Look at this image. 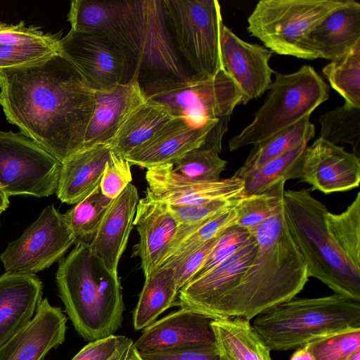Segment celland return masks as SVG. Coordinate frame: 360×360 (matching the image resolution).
Returning <instances> with one entry per match:
<instances>
[{
    "label": "cell",
    "mask_w": 360,
    "mask_h": 360,
    "mask_svg": "<svg viewBox=\"0 0 360 360\" xmlns=\"http://www.w3.org/2000/svg\"><path fill=\"white\" fill-rule=\"evenodd\" d=\"M127 360H142L138 350L134 347V344L130 349Z\"/></svg>",
    "instance_id": "f907efd6"
},
{
    "label": "cell",
    "mask_w": 360,
    "mask_h": 360,
    "mask_svg": "<svg viewBox=\"0 0 360 360\" xmlns=\"http://www.w3.org/2000/svg\"><path fill=\"white\" fill-rule=\"evenodd\" d=\"M236 220L237 213L234 208L200 224L180 225L154 270L186 257L210 240L221 236L227 229L234 226Z\"/></svg>",
    "instance_id": "4dcf8cb0"
},
{
    "label": "cell",
    "mask_w": 360,
    "mask_h": 360,
    "mask_svg": "<svg viewBox=\"0 0 360 360\" xmlns=\"http://www.w3.org/2000/svg\"><path fill=\"white\" fill-rule=\"evenodd\" d=\"M330 86L347 103L360 108V42L322 70Z\"/></svg>",
    "instance_id": "e575fe53"
},
{
    "label": "cell",
    "mask_w": 360,
    "mask_h": 360,
    "mask_svg": "<svg viewBox=\"0 0 360 360\" xmlns=\"http://www.w3.org/2000/svg\"><path fill=\"white\" fill-rule=\"evenodd\" d=\"M175 117L166 106L147 99L122 124L110 143L111 150L124 158Z\"/></svg>",
    "instance_id": "f1b7e54d"
},
{
    "label": "cell",
    "mask_w": 360,
    "mask_h": 360,
    "mask_svg": "<svg viewBox=\"0 0 360 360\" xmlns=\"http://www.w3.org/2000/svg\"><path fill=\"white\" fill-rule=\"evenodd\" d=\"M219 152L202 146L185 154L176 161L174 170L186 179L197 182L219 180L227 162L221 158Z\"/></svg>",
    "instance_id": "f35d334b"
},
{
    "label": "cell",
    "mask_w": 360,
    "mask_h": 360,
    "mask_svg": "<svg viewBox=\"0 0 360 360\" xmlns=\"http://www.w3.org/2000/svg\"><path fill=\"white\" fill-rule=\"evenodd\" d=\"M251 232L258 245L256 255L238 284L212 308L209 316L250 321L295 297L308 281L307 264L285 223L283 203Z\"/></svg>",
    "instance_id": "3957f363"
},
{
    "label": "cell",
    "mask_w": 360,
    "mask_h": 360,
    "mask_svg": "<svg viewBox=\"0 0 360 360\" xmlns=\"http://www.w3.org/2000/svg\"><path fill=\"white\" fill-rule=\"evenodd\" d=\"M139 200L136 188L129 184L118 197L112 200L89 245L91 250L113 273L117 274L118 263L134 226Z\"/></svg>",
    "instance_id": "603a6c76"
},
{
    "label": "cell",
    "mask_w": 360,
    "mask_h": 360,
    "mask_svg": "<svg viewBox=\"0 0 360 360\" xmlns=\"http://www.w3.org/2000/svg\"><path fill=\"white\" fill-rule=\"evenodd\" d=\"M129 340L113 334L89 342L71 360H109Z\"/></svg>",
    "instance_id": "bcb514c9"
},
{
    "label": "cell",
    "mask_w": 360,
    "mask_h": 360,
    "mask_svg": "<svg viewBox=\"0 0 360 360\" xmlns=\"http://www.w3.org/2000/svg\"><path fill=\"white\" fill-rule=\"evenodd\" d=\"M133 344V340L129 338L127 342L109 360H127L130 349Z\"/></svg>",
    "instance_id": "c3c4849f"
},
{
    "label": "cell",
    "mask_w": 360,
    "mask_h": 360,
    "mask_svg": "<svg viewBox=\"0 0 360 360\" xmlns=\"http://www.w3.org/2000/svg\"><path fill=\"white\" fill-rule=\"evenodd\" d=\"M245 243L228 259L182 287L178 305L208 316L212 308L238 283L257 251L252 232Z\"/></svg>",
    "instance_id": "e0dca14e"
},
{
    "label": "cell",
    "mask_w": 360,
    "mask_h": 360,
    "mask_svg": "<svg viewBox=\"0 0 360 360\" xmlns=\"http://www.w3.org/2000/svg\"><path fill=\"white\" fill-rule=\"evenodd\" d=\"M61 163L24 134L0 131V190L10 195L56 193Z\"/></svg>",
    "instance_id": "8fae6325"
},
{
    "label": "cell",
    "mask_w": 360,
    "mask_h": 360,
    "mask_svg": "<svg viewBox=\"0 0 360 360\" xmlns=\"http://www.w3.org/2000/svg\"><path fill=\"white\" fill-rule=\"evenodd\" d=\"M146 96L195 126L214 120L229 124L235 108L243 99L240 89L224 69L214 77H193L169 84L146 94Z\"/></svg>",
    "instance_id": "30bf717a"
},
{
    "label": "cell",
    "mask_w": 360,
    "mask_h": 360,
    "mask_svg": "<svg viewBox=\"0 0 360 360\" xmlns=\"http://www.w3.org/2000/svg\"><path fill=\"white\" fill-rule=\"evenodd\" d=\"M347 360H360V349L355 351L351 354Z\"/></svg>",
    "instance_id": "816d5d0a"
},
{
    "label": "cell",
    "mask_w": 360,
    "mask_h": 360,
    "mask_svg": "<svg viewBox=\"0 0 360 360\" xmlns=\"http://www.w3.org/2000/svg\"><path fill=\"white\" fill-rule=\"evenodd\" d=\"M218 123L228 124L214 120L195 126L184 117H175L124 158L130 165L146 169L174 165L188 152L203 146L209 132Z\"/></svg>",
    "instance_id": "d6986e66"
},
{
    "label": "cell",
    "mask_w": 360,
    "mask_h": 360,
    "mask_svg": "<svg viewBox=\"0 0 360 360\" xmlns=\"http://www.w3.org/2000/svg\"><path fill=\"white\" fill-rule=\"evenodd\" d=\"M240 198L229 200H217L198 205H169V207L179 226H193L205 223L219 214L233 210Z\"/></svg>",
    "instance_id": "60d3db41"
},
{
    "label": "cell",
    "mask_w": 360,
    "mask_h": 360,
    "mask_svg": "<svg viewBox=\"0 0 360 360\" xmlns=\"http://www.w3.org/2000/svg\"><path fill=\"white\" fill-rule=\"evenodd\" d=\"M112 200L105 196L100 186L65 214L75 245H90Z\"/></svg>",
    "instance_id": "836d02e7"
},
{
    "label": "cell",
    "mask_w": 360,
    "mask_h": 360,
    "mask_svg": "<svg viewBox=\"0 0 360 360\" xmlns=\"http://www.w3.org/2000/svg\"><path fill=\"white\" fill-rule=\"evenodd\" d=\"M290 360H316L305 345L297 349L290 356Z\"/></svg>",
    "instance_id": "7dc6e473"
},
{
    "label": "cell",
    "mask_w": 360,
    "mask_h": 360,
    "mask_svg": "<svg viewBox=\"0 0 360 360\" xmlns=\"http://www.w3.org/2000/svg\"><path fill=\"white\" fill-rule=\"evenodd\" d=\"M320 138L335 145L349 144L360 158V108L347 103L319 117Z\"/></svg>",
    "instance_id": "d590c367"
},
{
    "label": "cell",
    "mask_w": 360,
    "mask_h": 360,
    "mask_svg": "<svg viewBox=\"0 0 360 360\" xmlns=\"http://www.w3.org/2000/svg\"><path fill=\"white\" fill-rule=\"evenodd\" d=\"M67 317L41 299L31 321L0 347V360H42L65 338Z\"/></svg>",
    "instance_id": "ffe728a7"
},
{
    "label": "cell",
    "mask_w": 360,
    "mask_h": 360,
    "mask_svg": "<svg viewBox=\"0 0 360 360\" xmlns=\"http://www.w3.org/2000/svg\"><path fill=\"white\" fill-rule=\"evenodd\" d=\"M56 282L65 312L84 340L104 338L121 328L125 307L118 275L89 245H75L60 262Z\"/></svg>",
    "instance_id": "277c9868"
},
{
    "label": "cell",
    "mask_w": 360,
    "mask_h": 360,
    "mask_svg": "<svg viewBox=\"0 0 360 360\" xmlns=\"http://www.w3.org/2000/svg\"><path fill=\"white\" fill-rule=\"evenodd\" d=\"M167 27L182 61L198 79L214 77L224 69L217 0H162Z\"/></svg>",
    "instance_id": "ba28073f"
},
{
    "label": "cell",
    "mask_w": 360,
    "mask_h": 360,
    "mask_svg": "<svg viewBox=\"0 0 360 360\" xmlns=\"http://www.w3.org/2000/svg\"><path fill=\"white\" fill-rule=\"evenodd\" d=\"M134 225L139 234L134 255L139 257L145 277L155 268L162 255L172 242L179 223L169 205L155 199L146 190L137 204Z\"/></svg>",
    "instance_id": "7402d4cb"
},
{
    "label": "cell",
    "mask_w": 360,
    "mask_h": 360,
    "mask_svg": "<svg viewBox=\"0 0 360 360\" xmlns=\"http://www.w3.org/2000/svg\"><path fill=\"white\" fill-rule=\"evenodd\" d=\"M272 52L238 37L224 24L221 32L224 69L240 89L246 104L261 96L272 82L274 71L269 65Z\"/></svg>",
    "instance_id": "9a60e30c"
},
{
    "label": "cell",
    "mask_w": 360,
    "mask_h": 360,
    "mask_svg": "<svg viewBox=\"0 0 360 360\" xmlns=\"http://www.w3.org/2000/svg\"><path fill=\"white\" fill-rule=\"evenodd\" d=\"M179 290L172 268L165 266L145 277V283L133 315L135 330L144 329L176 302Z\"/></svg>",
    "instance_id": "f546056e"
},
{
    "label": "cell",
    "mask_w": 360,
    "mask_h": 360,
    "mask_svg": "<svg viewBox=\"0 0 360 360\" xmlns=\"http://www.w3.org/2000/svg\"><path fill=\"white\" fill-rule=\"evenodd\" d=\"M146 180L151 195L169 205H198L238 198L243 195L245 186L244 180L233 175L215 181H190L177 174L172 164L148 168Z\"/></svg>",
    "instance_id": "5bb4252c"
},
{
    "label": "cell",
    "mask_w": 360,
    "mask_h": 360,
    "mask_svg": "<svg viewBox=\"0 0 360 360\" xmlns=\"http://www.w3.org/2000/svg\"><path fill=\"white\" fill-rule=\"evenodd\" d=\"M9 204L8 196L0 190V210L4 211Z\"/></svg>",
    "instance_id": "681fc988"
},
{
    "label": "cell",
    "mask_w": 360,
    "mask_h": 360,
    "mask_svg": "<svg viewBox=\"0 0 360 360\" xmlns=\"http://www.w3.org/2000/svg\"><path fill=\"white\" fill-rule=\"evenodd\" d=\"M300 181L325 194L352 190L360 182V158L319 137L304 150Z\"/></svg>",
    "instance_id": "2e32d148"
},
{
    "label": "cell",
    "mask_w": 360,
    "mask_h": 360,
    "mask_svg": "<svg viewBox=\"0 0 360 360\" xmlns=\"http://www.w3.org/2000/svg\"><path fill=\"white\" fill-rule=\"evenodd\" d=\"M59 50L94 91L130 82V69L124 53L98 30H70L60 38Z\"/></svg>",
    "instance_id": "4fadbf2b"
},
{
    "label": "cell",
    "mask_w": 360,
    "mask_h": 360,
    "mask_svg": "<svg viewBox=\"0 0 360 360\" xmlns=\"http://www.w3.org/2000/svg\"><path fill=\"white\" fill-rule=\"evenodd\" d=\"M71 30H98L124 53L130 82L145 94L193 77L179 56L167 25L162 0H74Z\"/></svg>",
    "instance_id": "7a4b0ae2"
},
{
    "label": "cell",
    "mask_w": 360,
    "mask_h": 360,
    "mask_svg": "<svg viewBox=\"0 0 360 360\" xmlns=\"http://www.w3.org/2000/svg\"><path fill=\"white\" fill-rule=\"evenodd\" d=\"M110 144L82 150L61 163L57 189L58 198L75 205L99 186L105 165L110 159Z\"/></svg>",
    "instance_id": "4316f807"
},
{
    "label": "cell",
    "mask_w": 360,
    "mask_h": 360,
    "mask_svg": "<svg viewBox=\"0 0 360 360\" xmlns=\"http://www.w3.org/2000/svg\"><path fill=\"white\" fill-rule=\"evenodd\" d=\"M215 319L181 307L143 329L134 342L139 352L216 346L212 322Z\"/></svg>",
    "instance_id": "ac0fdd59"
},
{
    "label": "cell",
    "mask_w": 360,
    "mask_h": 360,
    "mask_svg": "<svg viewBox=\"0 0 360 360\" xmlns=\"http://www.w3.org/2000/svg\"><path fill=\"white\" fill-rule=\"evenodd\" d=\"M327 226L343 252L354 264L360 266V193L340 214L328 211Z\"/></svg>",
    "instance_id": "74e56055"
},
{
    "label": "cell",
    "mask_w": 360,
    "mask_h": 360,
    "mask_svg": "<svg viewBox=\"0 0 360 360\" xmlns=\"http://www.w3.org/2000/svg\"><path fill=\"white\" fill-rule=\"evenodd\" d=\"M285 181L262 193L242 196L235 207L236 226L251 232L269 219L282 205Z\"/></svg>",
    "instance_id": "8d00e7d4"
},
{
    "label": "cell",
    "mask_w": 360,
    "mask_h": 360,
    "mask_svg": "<svg viewBox=\"0 0 360 360\" xmlns=\"http://www.w3.org/2000/svg\"><path fill=\"white\" fill-rule=\"evenodd\" d=\"M360 42V4L346 0L345 5L325 18L308 35L307 45L316 58L341 57Z\"/></svg>",
    "instance_id": "d4e9b609"
},
{
    "label": "cell",
    "mask_w": 360,
    "mask_h": 360,
    "mask_svg": "<svg viewBox=\"0 0 360 360\" xmlns=\"http://www.w3.org/2000/svg\"><path fill=\"white\" fill-rule=\"evenodd\" d=\"M139 354L142 360H223L217 346L139 352Z\"/></svg>",
    "instance_id": "f6af8a7d"
},
{
    "label": "cell",
    "mask_w": 360,
    "mask_h": 360,
    "mask_svg": "<svg viewBox=\"0 0 360 360\" xmlns=\"http://www.w3.org/2000/svg\"><path fill=\"white\" fill-rule=\"evenodd\" d=\"M346 0H261L248 18L247 30L278 55L316 59L308 49L310 32Z\"/></svg>",
    "instance_id": "9c48e42d"
},
{
    "label": "cell",
    "mask_w": 360,
    "mask_h": 360,
    "mask_svg": "<svg viewBox=\"0 0 360 360\" xmlns=\"http://www.w3.org/2000/svg\"><path fill=\"white\" fill-rule=\"evenodd\" d=\"M75 244L64 214L51 205L0 255L8 272L34 274L49 267Z\"/></svg>",
    "instance_id": "7c38bea8"
},
{
    "label": "cell",
    "mask_w": 360,
    "mask_h": 360,
    "mask_svg": "<svg viewBox=\"0 0 360 360\" xmlns=\"http://www.w3.org/2000/svg\"><path fill=\"white\" fill-rule=\"evenodd\" d=\"M216 346L223 360H271L270 350L242 318L212 321Z\"/></svg>",
    "instance_id": "83f0119b"
},
{
    "label": "cell",
    "mask_w": 360,
    "mask_h": 360,
    "mask_svg": "<svg viewBox=\"0 0 360 360\" xmlns=\"http://www.w3.org/2000/svg\"><path fill=\"white\" fill-rule=\"evenodd\" d=\"M310 116H306L296 124L254 146L244 164L235 172L233 176L243 179L251 172L301 143H308L315 135V127L310 122Z\"/></svg>",
    "instance_id": "1f68e13d"
},
{
    "label": "cell",
    "mask_w": 360,
    "mask_h": 360,
    "mask_svg": "<svg viewBox=\"0 0 360 360\" xmlns=\"http://www.w3.org/2000/svg\"><path fill=\"white\" fill-rule=\"evenodd\" d=\"M316 360H347L360 349V328H350L304 345Z\"/></svg>",
    "instance_id": "ab89813d"
},
{
    "label": "cell",
    "mask_w": 360,
    "mask_h": 360,
    "mask_svg": "<svg viewBox=\"0 0 360 360\" xmlns=\"http://www.w3.org/2000/svg\"><path fill=\"white\" fill-rule=\"evenodd\" d=\"M1 212H2V211L0 210V215H1Z\"/></svg>",
    "instance_id": "f5cc1de1"
},
{
    "label": "cell",
    "mask_w": 360,
    "mask_h": 360,
    "mask_svg": "<svg viewBox=\"0 0 360 360\" xmlns=\"http://www.w3.org/2000/svg\"><path fill=\"white\" fill-rule=\"evenodd\" d=\"M41 292L35 274L6 271L0 276V347L31 321Z\"/></svg>",
    "instance_id": "cb8c5ba5"
},
{
    "label": "cell",
    "mask_w": 360,
    "mask_h": 360,
    "mask_svg": "<svg viewBox=\"0 0 360 360\" xmlns=\"http://www.w3.org/2000/svg\"><path fill=\"white\" fill-rule=\"evenodd\" d=\"M250 235L248 230L236 226L227 229L218 238L204 264L193 278L205 274L233 255Z\"/></svg>",
    "instance_id": "b9f144b4"
},
{
    "label": "cell",
    "mask_w": 360,
    "mask_h": 360,
    "mask_svg": "<svg viewBox=\"0 0 360 360\" xmlns=\"http://www.w3.org/2000/svg\"><path fill=\"white\" fill-rule=\"evenodd\" d=\"M307 146V143H302L247 175L243 179V195L265 191L280 181L300 179L303 156Z\"/></svg>",
    "instance_id": "d6a6232c"
},
{
    "label": "cell",
    "mask_w": 360,
    "mask_h": 360,
    "mask_svg": "<svg viewBox=\"0 0 360 360\" xmlns=\"http://www.w3.org/2000/svg\"><path fill=\"white\" fill-rule=\"evenodd\" d=\"M219 237L210 240L186 257L166 266L172 268L174 281L179 291L191 281L199 271Z\"/></svg>",
    "instance_id": "ee69618b"
},
{
    "label": "cell",
    "mask_w": 360,
    "mask_h": 360,
    "mask_svg": "<svg viewBox=\"0 0 360 360\" xmlns=\"http://www.w3.org/2000/svg\"><path fill=\"white\" fill-rule=\"evenodd\" d=\"M146 100L144 91L135 82L95 91L94 110L82 150L110 144L127 118Z\"/></svg>",
    "instance_id": "44dd1931"
},
{
    "label": "cell",
    "mask_w": 360,
    "mask_h": 360,
    "mask_svg": "<svg viewBox=\"0 0 360 360\" xmlns=\"http://www.w3.org/2000/svg\"><path fill=\"white\" fill-rule=\"evenodd\" d=\"M275 74L268 96L252 122L229 139L230 151L266 140L311 115L328 99V85L310 65L289 74Z\"/></svg>",
    "instance_id": "52a82bcc"
},
{
    "label": "cell",
    "mask_w": 360,
    "mask_h": 360,
    "mask_svg": "<svg viewBox=\"0 0 360 360\" xmlns=\"http://www.w3.org/2000/svg\"><path fill=\"white\" fill-rule=\"evenodd\" d=\"M0 105L21 134L63 163L82 149L94 91L59 53L0 70Z\"/></svg>",
    "instance_id": "6da1fadb"
},
{
    "label": "cell",
    "mask_w": 360,
    "mask_h": 360,
    "mask_svg": "<svg viewBox=\"0 0 360 360\" xmlns=\"http://www.w3.org/2000/svg\"><path fill=\"white\" fill-rule=\"evenodd\" d=\"M60 38L38 27L0 22V70L37 63L59 53Z\"/></svg>",
    "instance_id": "484cf974"
},
{
    "label": "cell",
    "mask_w": 360,
    "mask_h": 360,
    "mask_svg": "<svg viewBox=\"0 0 360 360\" xmlns=\"http://www.w3.org/2000/svg\"><path fill=\"white\" fill-rule=\"evenodd\" d=\"M252 327L270 351L297 349L321 337L360 328V302L337 294L293 297L259 314Z\"/></svg>",
    "instance_id": "8992f818"
},
{
    "label": "cell",
    "mask_w": 360,
    "mask_h": 360,
    "mask_svg": "<svg viewBox=\"0 0 360 360\" xmlns=\"http://www.w3.org/2000/svg\"><path fill=\"white\" fill-rule=\"evenodd\" d=\"M131 180L130 163L111 151L99 184L101 193L113 200L124 191Z\"/></svg>",
    "instance_id": "7bdbcfd3"
},
{
    "label": "cell",
    "mask_w": 360,
    "mask_h": 360,
    "mask_svg": "<svg viewBox=\"0 0 360 360\" xmlns=\"http://www.w3.org/2000/svg\"><path fill=\"white\" fill-rule=\"evenodd\" d=\"M283 217L289 234L304 259L309 277L335 294L360 302V266L338 246L326 224L328 209L309 189L284 191Z\"/></svg>",
    "instance_id": "5b68a950"
}]
</instances>
